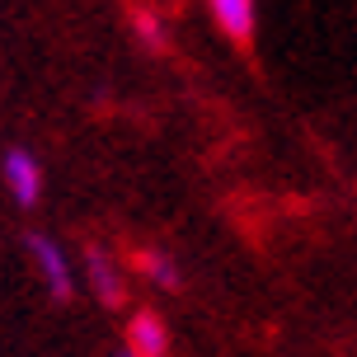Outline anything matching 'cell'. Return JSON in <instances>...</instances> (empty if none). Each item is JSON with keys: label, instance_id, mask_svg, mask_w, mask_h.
<instances>
[{"label": "cell", "instance_id": "cell-8", "mask_svg": "<svg viewBox=\"0 0 357 357\" xmlns=\"http://www.w3.org/2000/svg\"><path fill=\"white\" fill-rule=\"evenodd\" d=\"M118 357H137V353H132V348H123V353H118Z\"/></svg>", "mask_w": 357, "mask_h": 357}, {"label": "cell", "instance_id": "cell-6", "mask_svg": "<svg viewBox=\"0 0 357 357\" xmlns=\"http://www.w3.org/2000/svg\"><path fill=\"white\" fill-rule=\"evenodd\" d=\"M137 264H142V268H146V273H151V278H155L160 287H174V268H169V259H160V254H142Z\"/></svg>", "mask_w": 357, "mask_h": 357}, {"label": "cell", "instance_id": "cell-4", "mask_svg": "<svg viewBox=\"0 0 357 357\" xmlns=\"http://www.w3.org/2000/svg\"><path fill=\"white\" fill-rule=\"evenodd\" d=\"M216 24L226 29L231 38H250L254 29V0H212Z\"/></svg>", "mask_w": 357, "mask_h": 357}, {"label": "cell", "instance_id": "cell-3", "mask_svg": "<svg viewBox=\"0 0 357 357\" xmlns=\"http://www.w3.org/2000/svg\"><path fill=\"white\" fill-rule=\"evenodd\" d=\"M5 183L15 188V197L24 202V207L38 202V165H33V155L10 151V155H5Z\"/></svg>", "mask_w": 357, "mask_h": 357}, {"label": "cell", "instance_id": "cell-5", "mask_svg": "<svg viewBox=\"0 0 357 357\" xmlns=\"http://www.w3.org/2000/svg\"><path fill=\"white\" fill-rule=\"evenodd\" d=\"M89 282H94V291H99V301H104V305L123 301V282H118V273L108 268V259L99 250H89Z\"/></svg>", "mask_w": 357, "mask_h": 357}, {"label": "cell", "instance_id": "cell-2", "mask_svg": "<svg viewBox=\"0 0 357 357\" xmlns=\"http://www.w3.org/2000/svg\"><path fill=\"white\" fill-rule=\"evenodd\" d=\"M33 259H38V268H43L47 287H52V296H71V273H66V259H61V250H56L47 235H38V240H33Z\"/></svg>", "mask_w": 357, "mask_h": 357}, {"label": "cell", "instance_id": "cell-7", "mask_svg": "<svg viewBox=\"0 0 357 357\" xmlns=\"http://www.w3.org/2000/svg\"><path fill=\"white\" fill-rule=\"evenodd\" d=\"M137 29H142V33H146V38H155V33H160V24H155V19H146V15H142V19H137Z\"/></svg>", "mask_w": 357, "mask_h": 357}, {"label": "cell", "instance_id": "cell-1", "mask_svg": "<svg viewBox=\"0 0 357 357\" xmlns=\"http://www.w3.org/2000/svg\"><path fill=\"white\" fill-rule=\"evenodd\" d=\"M127 348H132L137 357H165L169 339H165V324H160V315H151V310L132 315V324H127Z\"/></svg>", "mask_w": 357, "mask_h": 357}]
</instances>
